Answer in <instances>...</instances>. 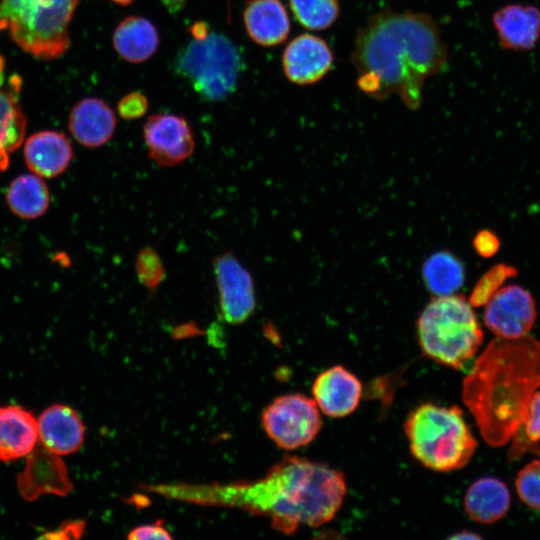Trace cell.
<instances>
[{
	"label": "cell",
	"mask_w": 540,
	"mask_h": 540,
	"mask_svg": "<svg viewBox=\"0 0 540 540\" xmlns=\"http://www.w3.org/2000/svg\"><path fill=\"white\" fill-rule=\"evenodd\" d=\"M243 21L248 36L262 46L282 43L290 31L289 17L280 0H249Z\"/></svg>",
	"instance_id": "21"
},
{
	"label": "cell",
	"mask_w": 540,
	"mask_h": 540,
	"mask_svg": "<svg viewBox=\"0 0 540 540\" xmlns=\"http://www.w3.org/2000/svg\"><path fill=\"white\" fill-rule=\"evenodd\" d=\"M6 199L10 210L23 219L40 217L50 203L45 182L34 173L16 177L7 189Z\"/></svg>",
	"instance_id": "24"
},
{
	"label": "cell",
	"mask_w": 540,
	"mask_h": 540,
	"mask_svg": "<svg viewBox=\"0 0 540 540\" xmlns=\"http://www.w3.org/2000/svg\"><path fill=\"white\" fill-rule=\"evenodd\" d=\"M17 489L23 499L35 501L43 495L67 496L73 489L68 469L61 456L36 446L17 475Z\"/></svg>",
	"instance_id": "12"
},
{
	"label": "cell",
	"mask_w": 540,
	"mask_h": 540,
	"mask_svg": "<svg viewBox=\"0 0 540 540\" xmlns=\"http://www.w3.org/2000/svg\"><path fill=\"white\" fill-rule=\"evenodd\" d=\"M149 158L160 167L186 161L195 150V140L185 118L169 113L150 116L143 126Z\"/></svg>",
	"instance_id": "11"
},
{
	"label": "cell",
	"mask_w": 540,
	"mask_h": 540,
	"mask_svg": "<svg viewBox=\"0 0 540 540\" xmlns=\"http://www.w3.org/2000/svg\"><path fill=\"white\" fill-rule=\"evenodd\" d=\"M540 442V389H538L530 402L526 419L519 432L511 439L509 458L514 460L531 450L540 455L538 443Z\"/></svg>",
	"instance_id": "27"
},
{
	"label": "cell",
	"mask_w": 540,
	"mask_h": 540,
	"mask_svg": "<svg viewBox=\"0 0 540 540\" xmlns=\"http://www.w3.org/2000/svg\"><path fill=\"white\" fill-rule=\"evenodd\" d=\"M515 488L522 502L540 510V459L529 462L518 472Z\"/></svg>",
	"instance_id": "29"
},
{
	"label": "cell",
	"mask_w": 540,
	"mask_h": 540,
	"mask_svg": "<svg viewBox=\"0 0 540 540\" xmlns=\"http://www.w3.org/2000/svg\"><path fill=\"white\" fill-rule=\"evenodd\" d=\"M485 304L484 323L498 338L527 335L537 317L532 295L518 285L498 289Z\"/></svg>",
	"instance_id": "10"
},
{
	"label": "cell",
	"mask_w": 540,
	"mask_h": 540,
	"mask_svg": "<svg viewBox=\"0 0 540 540\" xmlns=\"http://www.w3.org/2000/svg\"><path fill=\"white\" fill-rule=\"evenodd\" d=\"M291 10L298 22L310 30H323L337 19L336 0H290Z\"/></svg>",
	"instance_id": "26"
},
{
	"label": "cell",
	"mask_w": 540,
	"mask_h": 540,
	"mask_svg": "<svg viewBox=\"0 0 540 540\" xmlns=\"http://www.w3.org/2000/svg\"><path fill=\"white\" fill-rule=\"evenodd\" d=\"M540 389V341L492 340L463 380L462 399L484 441L501 447L521 429Z\"/></svg>",
	"instance_id": "3"
},
{
	"label": "cell",
	"mask_w": 540,
	"mask_h": 540,
	"mask_svg": "<svg viewBox=\"0 0 540 540\" xmlns=\"http://www.w3.org/2000/svg\"><path fill=\"white\" fill-rule=\"evenodd\" d=\"M423 277L427 287L434 294L452 295L464 282V268L452 254L439 252L425 262Z\"/></svg>",
	"instance_id": "25"
},
{
	"label": "cell",
	"mask_w": 540,
	"mask_h": 540,
	"mask_svg": "<svg viewBox=\"0 0 540 540\" xmlns=\"http://www.w3.org/2000/svg\"><path fill=\"white\" fill-rule=\"evenodd\" d=\"M117 4H121V5H128L130 3H132L134 0H111Z\"/></svg>",
	"instance_id": "36"
},
{
	"label": "cell",
	"mask_w": 540,
	"mask_h": 540,
	"mask_svg": "<svg viewBox=\"0 0 540 540\" xmlns=\"http://www.w3.org/2000/svg\"><path fill=\"white\" fill-rule=\"evenodd\" d=\"M412 455L426 468L449 472L466 466L477 441L458 406L423 403L404 423Z\"/></svg>",
	"instance_id": "4"
},
{
	"label": "cell",
	"mask_w": 540,
	"mask_h": 540,
	"mask_svg": "<svg viewBox=\"0 0 540 540\" xmlns=\"http://www.w3.org/2000/svg\"><path fill=\"white\" fill-rule=\"evenodd\" d=\"M453 539H479L481 538L480 535L478 534H475V533H470L469 531H464L459 533V534H455L454 536H452Z\"/></svg>",
	"instance_id": "35"
},
{
	"label": "cell",
	"mask_w": 540,
	"mask_h": 540,
	"mask_svg": "<svg viewBox=\"0 0 540 540\" xmlns=\"http://www.w3.org/2000/svg\"><path fill=\"white\" fill-rule=\"evenodd\" d=\"M148 109L146 97L139 92H132L125 95L117 105V110L121 118L133 120L142 117Z\"/></svg>",
	"instance_id": "31"
},
{
	"label": "cell",
	"mask_w": 540,
	"mask_h": 540,
	"mask_svg": "<svg viewBox=\"0 0 540 540\" xmlns=\"http://www.w3.org/2000/svg\"><path fill=\"white\" fill-rule=\"evenodd\" d=\"M130 540L146 539H172L170 532L163 526L161 521L153 524L141 525L135 527L127 535Z\"/></svg>",
	"instance_id": "32"
},
{
	"label": "cell",
	"mask_w": 540,
	"mask_h": 540,
	"mask_svg": "<svg viewBox=\"0 0 540 540\" xmlns=\"http://www.w3.org/2000/svg\"><path fill=\"white\" fill-rule=\"evenodd\" d=\"M510 492L495 477H482L473 482L464 496V509L475 522L491 524L503 518L510 508Z\"/></svg>",
	"instance_id": "22"
},
{
	"label": "cell",
	"mask_w": 540,
	"mask_h": 540,
	"mask_svg": "<svg viewBox=\"0 0 540 540\" xmlns=\"http://www.w3.org/2000/svg\"><path fill=\"white\" fill-rule=\"evenodd\" d=\"M116 124L114 111L104 101L85 98L72 108L68 128L80 144L97 148L112 138Z\"/></svg>",
	"instance_id": "18"
},
{
	"label": "cell",
	"mask_w": 540,
	"mask_h": 540,
	"mask_svg": "<svg viewBox=\"0 0 540 540\" xmlns=\"http://www.w3.org/2000/svg\"><path fill=\"white\" fill-rule=\"evenodd\" d=\"M143 488L171 500L237 508L264 516L285 534H292L301 525L321 526L333 513L337 501L336 484L328 467L296 456H285L254 481L169 483Z\"/></svg>",
	"instance_id": "1"
},
{
	"label": "cell",
	"mask_w": 540,
	"mask_h": 540,
	"mask_svg": "<svg viewBox=\"0 0 540 540\" xmlns=\"http://www.w3.org/2000/svg\"><path fill=\"white\" fill-rule=\"evenodd\" d=\"M492 22L505 50L530 51L540 39V9L535 5L506 4L494 12Z\"/></svg>",
	"instance_id": "15"
},
{
	"label": "cell",
	"mask_w": 540,
	"mask_h": 540,
	"mask_svg": "<svg viewBox=\"0 0 540 540\" xmlns=\"http://www.w3.org/2000/svg\"><path fill=\"white\" fill-rule=\"evenodd\" d=\"M191 40L179 52L176 69L203 100L220 101L236 89L243 60L237 46L205 22L192 25Z\"/></svg>",
	"instance_id": "6"
},
{
	"label": "cell",
	"mask_w": 540,
	"mask_h": 540,
	"mask_svg": "<svg viewBox=\"0 0 540 540\" xmlns=\"http://www.w3.org/2000/svg\"><path fill=\"white\" fill-rule=\"evenodd\" d=\"M135 270L137 279L149 292H155L165 279V266L159 253L150 246L139 250Z\"/></svg>",
	"instance_id": "28"
},
{
	"label": "cell",
	"mask_w": 540,
	"mask_h": 540,
	"mask_svg": "<svg viewBox=\"0 0 540 540\" xmlns=\"http://www.w3.org/2000/svg\"><path fill=\"white\" fill-rule=\"evenodd\" d=\"M212 266L221 318L232 325L246 322L257 304L252 274L231 251L215 256Z\"/></svg>",
	"instance_id": "9"
},
{
	"label": "cell",
	"mask_w": 540,
	"mask_h": 540,
	"mask_svg": "<svg viewBox=\"0 0 540 540\" xmlns=\"http://www.w3.org/2000/svg\"><path fill=\"white\" fill-rule=\"evenodd\" d=\"M21 79L12 75L5 80L4 59L0 55V174L10 163V156L24 141L26 118L19 103Z\"/></svg>",
	"instance_id": "17"
},
{
	"label": "cell",
	"mask_w": 540,
	"mask_h": 540,
	"mask_svg": "<svg viewBox=\"0 0 540 540\" xmlns=\"http://www.w3.org/2000/svg\"><path fill=\"white\" fill-rule=\"evenodd\" d=\"M312 394L324 414L330 417H344L358 407L362 385L353 373L341 365H336L316 377L312 385Z\"/></svg>",
	"instance_id": "14"
},
{
	"label": "cell",
	"mask_w": 540,
	"mask_h": 540,
	"mask_svg": "<svg viewBox=\"0 0 540 540\" xmlns=\"http://www.w3.org/2000/svg\"><path fill=\"white\" fill-rule=\"evenodd\" d=\"M447 60L437 24L423 13L382 11L358 31L352 52L360 90L377 100L397 95L419 108L425 80Z\"/></svg>",
	"instance_id": "2"
},
{
	"label": "cell",
	"mask_w": 540,
	"mask_h": 540,
	"mask_svg": "<svg viewBox=\"0 0 540 540\" xmlns=\"http://www.w3.org/2000/svg\"><path fill=\"white\" fill-rule=\"evenodd\" d=\"M79 0H1L0 32L24 52L51 60L70 46L69 24Z\"/></svg>",
	"instance_id": "7"
},
{
	"label": "cell",
	"mask_w": 540,
	"mask_h": 540,
	"mask_svg": "<svg viewBox=\"0 0 540 540\" xmlns=\"http://www.w3.org/2000/svg\"><path fill=\"white\" fill-rule=\"evenodd\" d=\"M417 332L427 357L457 370L472 360L484 338L471 304L453 294L438 296L424 308Z\"/></svg>",
	"instance_id": "5"
},
{
	"label": "cell",
	"mask_w": 540,
	"mask_h": 540,
	"mask_svg": "<svg viewBox=\"0 0 540 540\" xmlns=\"http://www.w3.org/2000/svg\"><path fill=\"white\" fill-rule=\"evenodd\" d=\"M474 247L480 255L490 257L498 250L499 241L495 234L490 231L483 230L475 237Z\"/></svg>",
	"instance_id": "33"
},
{
	"label": "cell",
	"mask_w": 540,
	"mask_h": 540,
	"mask_svg": "<svg viewBox=\"0 0 540 540\" xmlns=\"http://www.w3.org/2000/svg\"><path fill=\"white\" fill-rule=\"evenodd\" d=\"M113 46L119 56L131 63L148 60L159 46V34L152 22L140 16H129L113 33Z\"/></svg>",
	"instance_id": "23"
},
{
	"label": "cell",
	"mask_w": 540,
	"mask_h": 540,
	"mask_svg": "<svg viewBox=\"0 0 540 540\" xmlns=\"http://www.w3.org/2000/svg\"><path fill=\"white\" fill-rule=\"evenodd\" d=\"M38 440L41 446L59 456L80 449L85 438V427L78 413L70 406L54 404L37 419Z\"/></svg>",
	"instance_id": "16"
},
{
	"label": "cell",
	"mask_w": 540,
	"mask_h": 540,
	"mask_svg": "<svg viewBox=\"0 0 540 540\" xmlns=\"http://www.w3.org/2000/svg\"><path fill=\"white\" fill-rule=\"evenodd\" d=\"M261 421L268 437L284 450L308 445L322 426L314 399L299 393L274 399L264 409Z\"/></svg>",
	"instance_id": "8"
},
{
	"label": "cell",
	"mask_w": 540,
	"mask_h": 540,
	"mask_svg": "<svg viewBox=\"0 0 540 540\" xmlns=\"http://www.w3.org/2000/svg\"><path fill=\"white\" fill-rule=\"evenodd\" d=\"M73 158L69 139L61 132L41 131L31 135L24 144L27 167L42 178H54L63 173Z\"/></svg>",
	"instance_id": "19"
},
{
	"label": "cell",
	"mask_w": 540,
	"mask_h": 540,
	"mask_svg": "<svg viewBox=\"0 0 540 540\" xmlns=\"http://www.w3.org/2000/svg\"><path fill=\"white\" fill-rule=\"evenodd\" d=\"M38 441L37 419L17 405L0 407V461L26 457Z\"/></svg>",
	"instance_id": "20"
},
{
	"label": "cell",
	"mask_w": 540,
	"mask_h": 540,
	"mask_svg": "<svg viewBox=\"0 0 540 540\" xmlns=\"http://www.w3.org/2000/svg\"><path fill=\"white\" fill-rule=\"evenodd\" d=\"M516 274L513 267L498 265L491 269L475 287L471 296L470 304L483 305L499 289L506 278Z\"/></svg>",
	"instance_id": "30"
},
{
	"label": "cell",
	"mask_w": 540,
	"mask_h": 540,
	"mask_svg": "<svg viewBox=\"0 0 540 540\" xmlns=\"http://www.w3.org/2000/svg\"><path fill=\"white\" fill-rule=\"evenodd\" d=\"M333 57L327 43L319 37L302 34L285 48L282 65L286 77L298 85L320 80L330 69Z\"/></svg>",
	"instance_id": "13"
},
{
	"label": "cell",
	"mask_w": 540,
	"mask_h": 540,
	"mask_svg": "<svg viewBox=\"0 0 540 540\" xmlns=\"http://www.w3.org/2000/svg\"><path fill=\"white\" fill-rule=\"evenodd\" d=\"M85 528L83 521H70L63 524L59 530L46 534L44 537L53 539L79 538Z\"/></svg>",
	"instance_id": "34"
}]
</instances>
